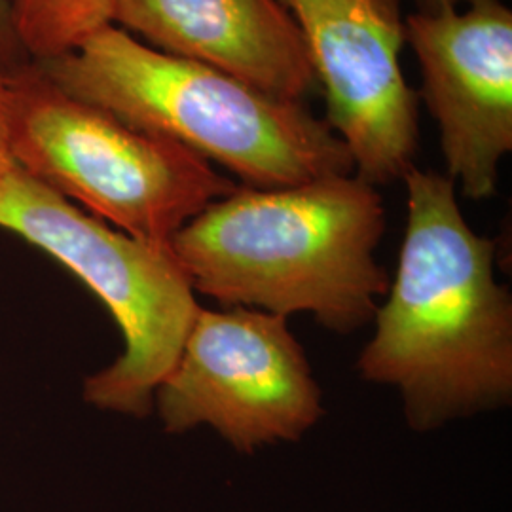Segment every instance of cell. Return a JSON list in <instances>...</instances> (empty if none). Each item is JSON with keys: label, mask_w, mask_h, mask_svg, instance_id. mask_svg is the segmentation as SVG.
Segmentation results:
<instances>
[{"label": "cell", "mask_w": 512, "mask_h": 512, "mask_svg": "<svg viewBox=\"0 0 512 512\" xmlns=\"http://www.w3.org/2000/svg\"><path fill=\"white\" fill-rule=\"evenodd\" d=\"M403 181L399 266L357 370L397 389L408 427L423 433L511 404L512 298L495 279V241L469 226L456 183L416 165Z\"/></svg>", "instance_id": "1"}, {"label": "cell", "mask_w": 512, "mask_h": 512, "mask_svg": "<svg viewBox=\"0 0 512 512\" xmlns=\"http://www.w3.org/2000/svg\"><path fill=\"white\" fill-rule=\"evenodd\" d=\"M384 202L355 173L285 188L236 186L171 238L194 293L220 308L311 313L336 334L374 319L389 289L376 258Z\"/></svg>", "instance_id": "2"}, {"label": "cell", "mask_w": 512, "mask_h": 512, "mask_svg": "<svg viewBox=\"0 0 512 512\" xmlns=\"http://www.w3.org/2000/svg\"><path fill=\"white\" fill-rule=\"evenodd\" d=\"M40 69L133 128L222 165L243 186L285 188L353 173L346 145L304 103L165 54L112 23Z\"/></svg>", "instance_id": "3"}, {"label": "cell", "mask_w": 512, "mask_h": 512, "mask_svg": "<svg viewBox=\"0 0 512 512\" xmlns=\"http://www.w3.org/2000/svg\"><path fill=\"white\" fill-rule=\"evenodd\" d=\"M8 80L16 165L116 230L169 243L236 188L202 156L65 92L40 67Z\"/></svg>", "instance_id": "4"}, {"label": "cell", "mask_w": 512, "mask_h": 512, "mask_svg": "<svg viewBox=\"0 0 512 512\" xmlns=\"http://www.w3.org/2000/svg\"><path fill=\"white\" fill-rule=\"evenodd\" d=\"M0 228L71 270L122 330V355L84 382V401L124 416H148L156 387L179 359L202 308L169 243L112 228L18 165L0 183Z\"/></svg>", "instance_id": "5"}, {"label": "cell", "mask_w": 512, "mask_h": 512, "mask_svg": "<svg viewBox=\"0 0 512 512\" xmlns=\"http://www.w3.org/2000/svg\"><path fill=\"white\" fill-rule=\"evenodd\" d=\"M171 435L211 427L239 454L296 442L323 418V391L287 317L200 308L154 406Z\"/></svg>", "instance_id": "6"}, {"label": "cell", "mask_w": 512, "mask_h": 512, "mask_svg": "<svg viewBox=\"0 0 512 512\" xmlns=\"http://www.w3.org/2000/svg\"><path fill=\"white\" fill-rule=\"evenodd\" d=\"M293 16L327 101V124L353 173L372 186L403 179L420 143V95L401 67V0H279Z\"/></svg>", "instance_id": "7"}, {"label": "cell", "mask_w": 512, "mask_h": 512, "mask_svg": "<svg viewBox=\"0 0 512 512\" xmlns=\"http://www.w3.org/2000/svg\"><path fill=\"white\" fill-rule=\"evenodd\" d=\"M435 118L446 175L469 200H490L512 150V12L501 0L406 16Z\"/></svg>", "instance_id": "8"}, {"label": "cell", "mask_w": 512, "mask_h": 512, "mask_svg": "<svg viewBox=\"0 0 512 512\" xmlns=\"http://www.w3.org/2000/svg\"><path fill=\"white\" fill-rule=\"evenodd\" d=\"M112 25L285 101L302 103L317 86L302 33L279 0H116Z\"/></svg>", "instance_id": "9"}, {"label": "cell", "mask_w": 512, "mask_h": 512, "mask_svg": "<svg viewBox=\"0 0 512 512\" xmlns=\"http://www.w3.org/2000/svg\"><path fill=\"white\" fill-rule=\"evenodd\" d=\"M116 0H10L12 37L38 63L73 52L112 23Z\"/></svg>", "instance_id": "10"}, {"label": "cell", "mask_w": 512, "mask_h": 512, "mask_svg": "<svg viewBox=\"0 0 512 512\" xmlns=\"http://www.w3.org/2000/svg\"><path fill=\"white\" fill-rule=\"evenodd\" d=\"M10 80L0 71V183L16 167L12 156V128H10Z\"/></svg>", "instance_id": "11"}, {"label": "cell", "mask_w": 512, "mask_h": 512, "mask_svg": "<svg viewBox=\"0 0 512 512\" xmlns=\"http://www.w3.org/2000/svg\"><path fill=\"white\" fill-rule=\"evenodd\" d=\"M418 4V12L425 14H437V12H446V10H458L475 0H414Z\"/></svg>", "instance_id": "12"}, {"label": "cell", "mask_w": 512, "mask_h": 512, "mask_svg": "<svg viewBox=\"0 0 512 512\" xmlns=\"http://www.w3.org/2000/svg\"><path fill=\"white\" fill-rule=\"evenodd\" d=\"M10 37H12V25H10V0H0V57L4 54L6 44H8V38Z\"/></svg>", "instance_id": "13"}]
</instances>
